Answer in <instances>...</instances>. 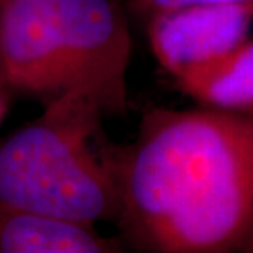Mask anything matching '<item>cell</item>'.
<instances>
[{
  "label": "cell",
  "mask_w": 253,
  "mask_h": 253,
  "mask_svg": "<svg viewBox=\"0 0 253 253\" xmlns=\"http://www.w3.org/2000/svg\"><path fill=\"white\" fill-rule=\"evenodd\" d=\"M119 224L158 253H253V109H153L110 153Z\"/></svg>",
  "instance_id": "6da1fadb"
},
{
  "label": "cell",
  "mask_w": 253,
  "mask_h": 253,
  "mask_svg": "<svg viewBox=\"0 0 253 253\" xmlns=\"http://www.w3.org/2000/svg\"><path fill=\"white\" fill-rule=\"evenodd\" d=\"M131 37L114 0H0V81L43 99L90 97L124 115Z\"/></svg>",
  "instance_id": "7a4b0ae2"
},
{
  "label": "cell",
  "mask_w": 253,
  "mask_h": 253,
  "mask_svg": "<svg viewBox=\"0 0 253 253\" xmlns=\"http://www.w3.org/2000/svg\"><path fill=\"white\" fill-rule=\"evenodd\" d=\"M104 117L90 97L68 92L0 143V211H30L95 225L119 220L110 153L94 148Z\"/></svg>",
  "instance_id": "3957f363"
},
{
  "label": "cell",
  "mask_w": 253,
  "mask_h": 253,
  "mask_svg": "<svg viewBox=\"0 0 253 253\" xmlns=\"http://www.w3.org/2000/svg\"><path fill=\"white\" fill-rule=\"evenodd\" d=\"M252 27L253 2L197 3L150 15L148 40L156 61L174 79L230 53Z\"/></svg>",
  "instance_id": "277c9868"
},
{
  "label": "cell",
  "mask_w": 253,
  "mask_h": 253,
  "mask_svg": "<svg viewBox=\"0 0 253 253\" xmlns=\"http://www.w3.org/2000/svg\"><path fill=\"white\" fill-rule=\"evenodd\" d=\"M95 225L30 211H0V253H112Z\"/></svg>",
  "instance_id": "5b68a950"
},
{
  "label": "cell",
  "mask_w": 253,
  "mask_h": 253,
  "mask_svg": "<svg viewBox=\"0 0 253 253\" xmlns=\"http://www.w3.org/2000/svg\"><path fill=\"white\" fill-rule=\"evenodd\" d=\"M186 95L207 107L253 109V40L230 53L196 66L174 78Z\"/></svg>",
  "instance_id": "8992f818"
},
{
  "label": "cell",
  "mask_w": 253,
  "mask_h": 253,
  "mask_svg": "<svg viewBox=\"0 0 253 253\" xmlns=\"http://www.w3.org/2000/svg\"><path fill=\"white\" fill-rule=\"evenodd\" d=\"M136 8L141 12L153 15L161 10L186 7V5H197V3H229V2H253V0H130Z\"/></svg>",
  "instance_id": "52a82bcc"
},
{
  "label": "cell",
  "mask_w": 253,
  "mask_h": 253,
  "mask_svg": "<svg viewBox=\"0 0 253 253\" xmlns=\"http://www.w3.org/2000/svg\"><path fill=\"white\" fill-rule=\"evenodd\" d=\"M7 107H8V97H7V87L2 84L0 81V124L5 119V114H7Z\"/></svg>",
  "instance_id": "ba28073f"
}]
</instances>
